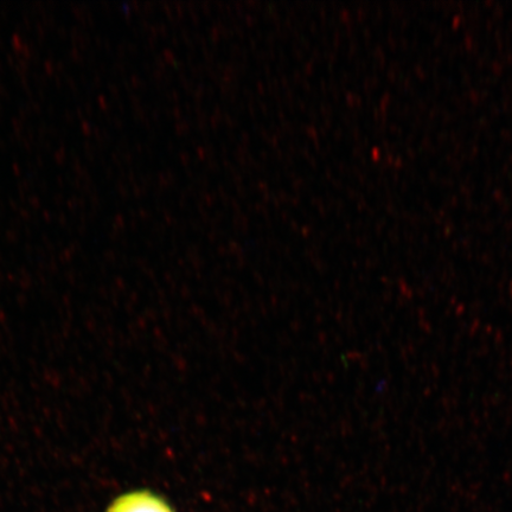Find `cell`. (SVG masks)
Listing matches in <instances>:
<instances>
[{"instance_id":"cell-1","label":"cell","mask_w":512,"mask_h":512,"mask_svg":"<svg viewBox=\"0 0 512 512\" xmlns=\"http://www.w3.org/2000/svg\"><path fill=\"white\" fill-rule=\"evenodd\" d=\"M107 512H175L169 503L151 491L128 492L118 497Z\"/></svg>"}]
</instances>
